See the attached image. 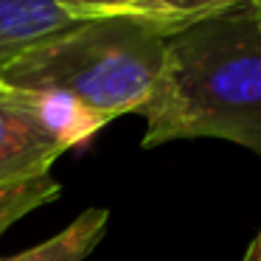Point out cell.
<instances>
[{"instance_id": "6da1fadb", "label": "cell", "mask_w": 261, "mask_h": 261, "mask_svg": "<svg viewBox=\"0 0 261 261\" xmlns=\"http://www.w3.org/2000/svg\"><path fill=\"white\" fill-rule=\"evenodd\" d=\"M143 146L219 138L261 154V14L233 6L166 40Z\"/></svg>"}, {"instance_id": "7a4b0ae2", "label": "cell", "mask_w": 261, "mask_h": 261, "mask_svg": "<svg viewBox=\"0 0 261 261\" xmlns=\"http://www.w3.org/2000/svg\"><path fill=\"white\" fill-rule=\"evenodd\" d=\"M166 59V37L138 17L87 20L0 68V85L73 104L98 124L141 113Z\"/></svg>"}, {"instance_id": "3957f363", "label": "cell", "mask_w": 261, "mask_h": 261, "mask_svg": "<svg viewBox=\"0 0 261 261\" xmlns=\"http://www.w3.org/2000/svg\"><path fill=\"white\" fill-rule=\"evenodd\" d=\"M101 129L73 104L51 96L0 93V188L51 174L59 154Z\"/></svg>"}, {"instance_id": "277c9868", "label": "cell", "mask_w": 261, "mask_h": 261, "mask_svg": "<svg viewBox=\"0 0 261 261\" xmlns=\"http://www.w3.org/2000/svg\"><path fill=\"white\" fill-rule=\"evenodd\" d=\"M79 23L57 0H0V68L31 45Z\"/></svg>"}, {"instance_id": "5b68a950", "label": "cell", "mask_w": 261, "mask_h": 261, "mask_svg": "<svg viewBox=\"0 0 261 261\" xmlns=\"http://www.w3.org/2000/svg\"><path fill=\"white\" fill-rule=\"evenodd\" d=\"M107 222H110L107 208H87L62 233L25 250V253L9 255V258L0 261H85L96 250V244L101 242Z\"/></svg>"}, {"instance_id": "8992f818", "label": "cell", "mask_w": 261, "mask_h": 261, "mask_svg": "<svg viewBox=\"0 0 261 261\" xmlns=\"http://www.w3.org/2000/svg\"><path fill=\"white\" fill-rule=\"evenodd\" d=\"M244 3H253V0H141V6L129 17L154 25L169 40L199 20L227 12L233 6H244Z\"/></svg>"}, {"instance_id": "52a82bcc", "label": "cell", "mask_w": 261, "mask_h": 261, "mask_svg": "<svg viewBox=\"0 0 261 261\" xmlns=\"http://www.w3.org/2000/svg\"><path fill=\"white\" fill-rule=\"evenodd\" d=\"M59 191L62 188H59V182L51 174H42V177H34V180L17 182V186L0 188V236L14 222L29 216L31 211H37L42 205H48L51 199H57Z\"/></svg>"}, {"instance_id": "ba28073f", "label": "cell", "mask_w": 261, "mask_h": 261, "mask_svg": "<svg viewBox=\"0 0 261 261\" xmlns=\"http://www.w3.org/2000/svg\"><path fill=\"white\" fill-rule=\"evenodd\" d=\"M70 17L82 20H104V17H129L141 0H57Z\"/></svg>"}, {"instance_id": "9c48e42d", "label": "cell", "mask_w": 261, "mask_h": 261, "mask_svg": "<svg viewBox=\"0 0 261 261\" xmlns=\"http://www.w3.org/2000/svg\"><path fill=\"white\" fill-rule=\"evenodd\" d=\"M242 261H261V230H258V236L250 242V247H247V253H244Z\"/></svg>"}, {"instance_id": "30bf717a", "label": "cell", "mask_w": 261, "mask_h": 261, "mask_svg": "<svg viewBox=\"0 0 261 261\" xmlns=\"http://www.w3.org/2000/svg\"><path fill=\"white\" fill-rule=\"evenodd\" d=\"M253 6L258 9V14H261V0H253Z\"/></svg>"}, {"instance_id": "8fae6325", "label": "cell", "mask_w": 261, "mask_h": 261, "mask_svg": "<svg viewBox=\"0 0 261 261\" xmlns=\"http://www.w3.org/2000/svg\"><path fill=\"white\" fill-rule=\"evenodd\" d=\"M0 93H3V85H0Z\"/></svg>"}]
</instances>
